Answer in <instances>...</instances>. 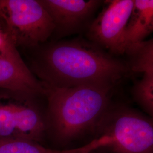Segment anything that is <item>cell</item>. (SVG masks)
I'll return each mask as SVG.
<instances>
[{"instance_id":"cell-1","label":"cell","mask_w":153,"mask_h":153,"mask_svg":"<svg viewBox=\"0 0 153 153\" xmlns=\"http://www.w3.org/2000/svg\"><path fill=\"white\" fill-rule=\"evenodd\" d=\"M27 51L26 65L45 86L115 88L131 71L123 62L87 38L47 41Z\"/></svg>"},{"instance_id":"cell-2","label":"cell","mask_w":153,"mask_h":153,"mask_svg":"<svg viewBox=\"0 0 153 153\" xmlns=\"http://www.w3.org/2000/svg\"><path fill=\"white\" fill-rule=\"evenodd\" d=\"M43 86L47 133H50L62 145L89 138L112 103L114 88L99 85Z\"/></svg>"},{"instance_id":"cell-3","label":"cell","mask_w":153,"mask_h":153,"mask_svg":"<svg viewBox=\"0 0 153 153\" xmlns=\"http://www.w3.org/2000/svg\"><path fill=\"white\" fill-rule=\"evenodd\" d=\"M88 138L74 153H153V117L112 102Z\"/></svg>"},{"instance_id":"cell-4","label":"cell","mask_w":153,"mask_h":153,"mask_svg":"<svg viewBox=\"0 0 153 153\" xmlns=\"http://www.w3.org/2000/svg\"><path fill=\"white\" fill-rule=\"evenodd\" d=\"M0 25L16 48L23 50L48 41L55 28L39 0H0Z\"/></svg>"},{"instance_id":"cell-5","label":"cell","mask_w":153,"mask_h":153,"mask_svg":"<svg viewBox=\"0 0 153 153\" xmlns=\"http://www.w3.org/2000/svg\"><path fill=\"white\" fill-rule=\"evenodd\" d=\"M43 97L0 89V137L40 143L47 133L45 109L39 102Z\"/></svg>"},{"instance_id":"cell-6","label":"cell","mask_w":153,"mask_h":153,"mask_svg":"<svg viewBox=\"0 0 153 153\" xmlns=\"http://www.w3.org/2000/svg\"><path fill=\"white\" fill-rule=\"evenodd\" d=\"M86 31V38L114 56L126 54V28L134 0H109Z\"/></svg>"},{"instance_id":"cell-7","label":"cell","mask_w":153,"mask_h":153,"mask_svg":"<svg viewBox=\"0 0 153 153\" xmlns=\"http://www.w3.org/2000/svg\"><path fill=\"white\" fill-rule=\"evenodd\" d=\"M39 1L53 23L54 40L86 31L96 11L104 2L100 0Z\"/></svg>"},{"instance_id":"cell-8","label":"cell","mask_w":153,"mask_h":153,"mask_svg":"<svg viewBox=\"0 0 153 153\" xmlns=\"http://www.w3.org/2000/svg\"><path fill=\"white\" fill-rule=\"evenodd\" d=\"M0 89L44 96L43 84L30 71L18 49L0 56Z\"/></svg>"},{"instance_id":"cell-9","label":"cell","mask_w":153,"mask_h":153,"mask_svg":"<svg viewBox=\"0 0 153 153\" xmlns=\"http://www.w3.org/2000/svg\"><path fill=\"white\" fill-rule=\"evenodd\" d=\"M153 33V0H134L131 16L126 28V52L145 41Z\"/></svg>"},{"instance_id":"cell-10","label":"cell","mask_w":153,"mask_h":153,"mask_svg":"<svg viewBox=\"0 0 153 153\" xmlns=\"http://www.w3.org/2000/svg\"><path fill=\"white\" fill-rule=\"evenodd\" d=\"M0 153H71V149L45 147L30 140L0 137Z\"/></svg>"},{"instance_id":"cell-11","label":"cell","mask_w":153,"mask_h":153,"mask_svg":"<svg viewBox=\"0 0 153 153\" xmlns=\"http://www.w3.org/2000/svg\"><path fill=\"white\" fill-rule=\"evenodd\" d=\"M142 76L132 89L133 98L145 114L153 117V68L141 73Z\"/></svg>"},{"instance_id":"cell-12","label":"cell","mask_w":153,"mask_h":153,"mask_svg":"<svg viewBox=\"0 0 153 153\" xmlns=\"http://www.w3.org/2000/svg\"><path fill=\"white\" fill-rule=\"evenodd\" d=\"M125 55L131 71L141 73L145 69L153 68V38L130 48Z\"/></svg>"},{"instance_id":"cell-13","label":"cell","mask_w":153,"mask_h":153,"mask_svg":"<svg viewBox=\"0 0 153 153\" xmlns=\"http://www.w3.org/2000/svg\"><path fill=\"white\" fill-rule=\"evenodd\" d=\"M18 49L0 25V56Z\"/></svg>"},{"instance_id":"cell-14","label":"cell","mask_w":153,"mask_h":153,"mask_svg":"<svg viewBox=\"0 0 153 153\" xmlns=\"http://www.w3.org/2000/svg\"><path fill=\"white\" fill-rule=\"evenodd\" d=\"M90 153H106L104 151L100 150V149H98V150H94L93 152H90Z\"/></svg>"}]
</instances>
